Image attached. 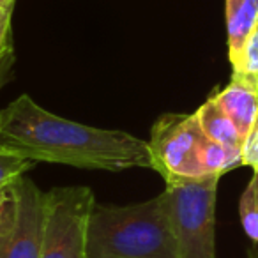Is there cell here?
<instances>
[{
    "instance_id": "30bf717a",
    "label": "cell",
    "mask_w": 258,
    "mask_h": 258,
    "mask_svg": "<svg viewBox=\"0 0 258 258\" xmlns=\"http://www.w3.org/2000/svg\"><path fill=\"white\" fill-rule=\"evenodd\" d=\"M200 161L207 175H219L242 165V154L223 147L221 144L205 137L200 147Z\"/></svg>"
},
{
    "instance_id": "9a60e30c",
    "label": "cell",
    "mask_w": 258,
    "mask_h": 258,
    "mask_svg": "<svg viewBox=\"0 0 258 258\" xmlns=\"http://www.w3.org/2000/svg\"><path fill=\"white\" fill-rule=\"evenodd\" d=\"M242 165L251 166L253 172H258V115L246 135L242 144Z\"/></svg>"
},
{
    "instance_id": "ba28073f",
    "label": "cell",
    "mask_w": 258,
    "mask_h": 258,
    "mask_svg": "<svg viewBox=\"0 0 258 258\" xmlns=\"http://www.w3.org/2000/svg\"><path fill=\"white\" fill-rule=\"evenodd\" d=\"M200 124L202 131L207 138L221 144L223 147L230 149L242 154V137L237 131L235 124L230 120L228 115L223 111V108L219 106V103L214 99V96L209 97L197 111H195Z\"/></svg>"
},
{
    "instance_id": "7c38bea8",
    "label": "cell",
    "mask_w": 258,
    "mask_h": 258,
    "mask_svg": "<svg viewBox=\"0 0 258 258\" xmlns=\"http://www.w3.org/2000/svg\"><path fill=\"white\" fill-rule=\"evenodd\" d=\"M240 223L246 235L258 244V172L253 173L239 202Z\"/></svg>"
},
{
    "instance_id": "52a82bcc",
    "label": "cell",
    "mask_w": 258,
    "mask_h": 258,
    "mask_svg": "<svg viewBox=\"0 0 258 258\" xmlns=\"http://www.w3.org/2000/svg\"><path fill=\"white\" fill-rule=\"evenodd\" d=\"M214 99L235 124L237 131L244 140L258 115V87L239 80H230L225 89L214 94Z\"/></svg>"
},
{
    "instance_id": "5bb4252c",
    "label": "cell",
    "mask_w": 258,
    "mask_h": 258,
    "mask_svg": "<svg viewBox=\"0 0 258 258\" xmlns=\"http://www.w3.org/2000/svg\"><path fill=\"white\" fill-rule=\"evenodd\" d=\"M34 165L36 163L20 158V156L0 152V191L6 189L15 179L25 175L27 170H30Z\"/></svg>"
},
{
    "instance_id": "6da1fadb",
    "label": "cell",
    "mask_w": 258,
    "mask_h": 258,
    "mask_svg": "<svg viewBox=\"0 0 258 258\" xmlns=\"http://www.w3.org/2000/svg\"><path fill=\"white\" fill-rule=\"evenodd\" d=\"M0 152L32 163L106 172L152 168L145 140L118 129H99L62 118L41 108L27 94L0 111Z\"/></svg>"
},
{
    "instance_id": "7a4b0ae2",
    "label": "cell",
    "mask_w": 258,
    "mask_h": 258,
    "mask_svg": "<svg viewBox=\"0 0 258 258\" xmlns=\"http://www.w3.org/2000/svg\"><path fill=\"white\" fill-rule=\"evenodd\" d=\"M85 258H179L165 195L142 204H94Z\"/></svg>"
},
{
    "instance_id": "3957f363",
    "label": "cell",
    "mask_w": 258,
    "mask_h": 258,
    "mask_svg": "<svg viewBox=\"0 0 258 258\" xmlns=\"http://www.w3.org/2000/svg\"><path fill=\"white\" fill-rule=\"evenodd\" d=\"M219 175L168 180L163 191L179 258H216Z\"/></svg>"
},
{
    "instance_id": "8fae6325",
    "label": "cell",
    "mask_w": 258,
    "mask_h": 258,
    "mask_svg": "<svg viewBox=\"0 0 258 258\" xmlns=\"http://www.w3.org/2000/svg\"><path fill=\"white\" fill-rule=\"evenodd\" d=\"M232 80L258 87V23L232 62Z\"/></svg>"
},
{
    "instance_id": "9c48e42d",
    "label": "cell",
    "mask_w": 258,
    "mask_h": 258,
    "mask_svg": "<svg viewBox=\"0 0 258 258\" xmlns=\"http://www.w3.org/2000/svg\"><path fill=\"white\" fill-rule=\"evenodd\" d=\"M258 23V0H226V32L230 62L239 55Z\"/></svg>"
},
{
    "instance_id": "e0dca14e",
    "label": "cell",
    "mask_w": 258,
    "mask_h": 258,
    "mask_svg": "<svg viewBox=\"0 0 258 258\" xmlns=\"http://www.w3.org/2000/svg\"><path fill=\"white\" fill-rule=\"evenodd\" d=\"M0 9H15V0H0Z\"/></svg>"
},
{
    "instance_id": "4fadbf2b",
    "label": "cell",
    "mask_w": 258,
    "mask_h": 258,
    "mask_svg": "<svg viewBox=\"0 0 258 258\" xmlns=\"http://www.w3.org/2000/svg\"><path fill=\"white\" fill-rule=\"evenodd\" d=\"M11 20L13 9H0V87L8 80L11 66L15 62Z\"/></svg>"
},
{
    "instance_id": "277c9868",
    "label": "cell",
    "mask_w": 258,
    "mask_h": 258,
    "mask_svg": "<svg viewBox=\"0 0 258 258\" xmlns=\"http://www.w3.org/2000/svg\"><path fill=\"white\" fill-rule=\"evenodd\" d=\"M94 204L92 189L85 186L46 191L39 258H85L87 225Z\"/></svg>"
},
{
    "instance_id": "ac0fdd59",
    "label": "cell",
    "mask_w": 258,
    "mask_h": 258,
    "mask_svg": "<svg viewBox=\"0 0 258 258\" xmlns=\"http://www.w3.org/2000/svg\"><path fill=\"white\" fill-rule=\"evenodd\" d=\"M2 202H4V189L0 191V212H2Z\"/></svg>"
},
{
    "instance_id": "2e32d148",
    "label": "cell",
    "mask_w": 258,
    "mask_h": 258,
    "mask_svg": "<svg viewBox=\"0 0 258 258\" xmlns=\"http://www.w3.org/2000/svg\"><path fill=\"white\" fill-rule=\"evenodd\" d=\"M247 258H258V244H251L247 249Z\"/></svg>"
},
{
    "instance_id": "5b68a950",
    "label": "cell",
    "mask_w": 258,
    "mask_h": 258,
    "mask_svg": "<svg viewBox=\"0 0 258 258\" xmlns=\"http://www.w3.org/2000/svg\"><path fill=\"white\" fill-rule=\"evenodd\" d=\"M44 193L22 175L4 189L0 212V258H39Z\"/></svg>"
},
{
    "instance_id": "8992f818",
    "label": "cell",
    "mask_w": 258,
    "mask_h": 258,
    "mask_svg": "<svg viewBox=\"0 0 258 258\" xmlns=\"http://www.w3.org/2000/svg\"><path fill=\"white\" fill-rule=\"evenodd\" d=\"M205 135L195 113H165L154 122L147 142L152 168L165 179H198L207 173L200 161Z\"/></svg>"
}]
</instances>
